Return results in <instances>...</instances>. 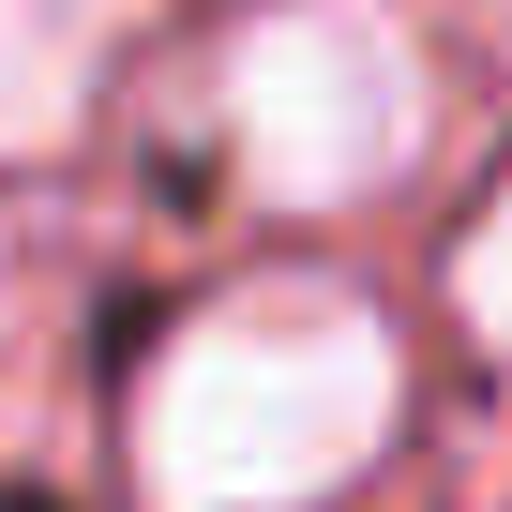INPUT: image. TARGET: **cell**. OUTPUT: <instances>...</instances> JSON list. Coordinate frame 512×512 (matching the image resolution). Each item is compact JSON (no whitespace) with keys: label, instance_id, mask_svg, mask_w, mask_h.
<instances>
[{"label":"cell","instance_id":"obj_1","mask_svg":"<svg viewBox=\"0 0 512 512\" xmlns=\"http://www.w3.org/2000/svg\"><path fill=\"white\" fill-rule=\"evenodd\" d=\"M407 437V332L332 272L181 302L121 377L136 512H332Z\"/></svg>","mask_w":512,"mask_h":512},{"label":"cell","instance_id":"obj_2","mask_svg":"<svg viewBox=\"0 0 512 512\" xmlns=\"http://www.w3.org/2000/svg\"><path fill=\"white\" fill-rule=\"evenodd\" d=\"M196 136L287 226L377 211L437 166V46L407 0H241L196 61Z\"/></svg>","mask_w":512,"mask_h":512},{"label":"cell","instance_id":"obj_3","mask_svg":"<svg viewBox=\"0 0 512 512\" xmlns=\"http://www.w3.org/2000/svg\"><path fill=\"white\" fill-rule=\"evenodd\" d=\"M136 31H151V0H0V166L91 151Z\"/></svg>","mask_w":512,"mask_h":512},{"label":"cell","instance_id":"obj_4","mask_svg":"<svg viewBox=\"0 0 512 512\" xmlns=\"http://www.w3.org/2000/svg\"><path fill=\"white\" fill-rule=\"evenodd\" d=\"M452 332L512 377V166L467 196V241H452Z\"/></svg>","mask_w":512,"mask_h":512}]
</instances>
